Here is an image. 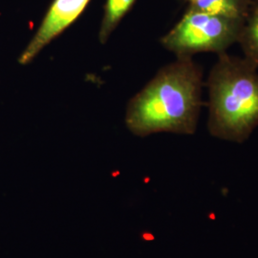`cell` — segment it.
I'll list each match as a JSON object with an SVG mask.
<instances>
[{
	"instance_id": "cell-1",
	"label": "cell",
	"mask_w": 258,
	"mask_h": 258,
	"mask_svg": "<svg viewBox=\"0 0 258 258\" xmlns=\"http://www.w3.org/2000/svg\"><path fill=\"white\" fill-rule=\"evenodd\" d=\"M203 72L192 57H177L130 101L125 122L136 136L170 132L192 135L201 108Z\"/></svg>"
},
{
	"instance_id": "cell-2",
	"label": "cell",
	"mask_w": 258,
	"mask_h": 258,
	"mask_svg": "<svg viewBox=\"0 0 258 258\" xmlns=\"http://www.w3.org/2000/svg\"><path fill=\"white\" fill-rule=\"evenodd\" d=\"M257 70L244 56L218 55L206 83L212 137L242 144L258 127Z\"/></svg>"
},
{
	"instance_id": "cell-3",
	"label": "cell",
	"mask_w": 258,
	"mask_h": 258,
	"mask_svg": "<svg viewBox=\"0 0 258 258\" xmlns=\"http://www.w3.org/2000/svg\"><path fill=\"white\" fill-rule=\"evenodd\" d=\"M243 22L187 9L161 43L177 57H192L199 53L219 55L238 42Z\"/></svg>"
},
{
	"instance_id": "cell-4",
	"label": "cell",
	"mask_w": 258,
	"mask_h": 258,
	"mask_svg": "<svg viewBox=\"0 0 258 258\" xmlns=\"http://www.w3.org/2000/svg\"><path fill=\"white\" fill-rule=\"evenodd\" d=\"M90 0H55L37 33L19 58L20 64H28L55 37L69 27L85 9Z\"/></svg>"
},
{
	"instance_id": "cell-5",
	"label": "cell",
	"mask_w": 258,
	"mask_h": 258,
	"mask_svg": "<svg viewBox=\"0 0 258 258\" xmlns=\"http://www.w3.org/2000/svg\"><path fill=\"white\" fill-rule=\"evenodd\" d=\"M251 0H194L188 10L244 21Z\"/></svg>"
},
{
	"instance_id": "cell-6",
	"label": "cell",
	"mask_w": 258,
	"mask_h": 258,
	"mask_svg": "<svg viewBox=\"0 0 258 258\" xmlns=\"http://www.w3.org/2000/svg\"><path fill=\"white\" fill-rule=\"evenodd\" d=\"M244 57L258 67V0H251L238 42Z\"/></svg>"
},
{
	"instance_id": "cell-7",
	"label": "cell",
	"mask_w": 258,
	"mask_h": 258,
	"mask_svg": "<svg viewBox=\"0 0 258 258\" xmlns=\"http://www.w3.org/2000/svg\"><path fill=\"white\" fill-rule=\"evenodd\" d=\"M135 0H107L100 31V40L105 43L123 16L128 12Z\"/></svg>"
},
{
	"instance_id": "cell-8",
	"label": "cell",
	"mask_w": 258,
	"mask_h": 258,
	"mask_svg": "<svg viewBox=\"0 0 258 258\" xmlns=\"http://www.w3.org/2000/svg\"><path fill=\"white\" fill-rule=\"evenodd\" d=\"M188 1H189V2H191V1H194V0H188Z\"/></svg>"
}]
</instances>
